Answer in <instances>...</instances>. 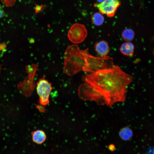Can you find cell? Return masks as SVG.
Here are the masks:
<instances>
[{"mask_svg":"<svg viewBox=\"0 0 154 154\" xmlns=\"http://www.w3.org/2000/svg\"><path fill=\"white\" fill-rule=\"evenodd\" d=\"M82 80L85 83L79 88L82 98L111 107L116 103L125 101L127 87L133 78L119 66L114 65L86 74Z\"/></svg>","mask_w":154,"mask_h":154,"instance_id":"obj_1","label":"cell"},{"mask_svg":"<svg viewBox=\"0 0 154 154\" xmlns=\"http://www.w3.org/2000/svg\"><path fill=\"white\" fill-rule=\"evenodd\" d=\"M88 53V48L80 50L78 45L74 44L68 46L64 56V72L71 76L80 71H86Z\"/></svg>","mask_w":154,"mask_h":154,"instance_id":"obj_2","label":"cell"},{"mask_svg":"<svg viewBox=\"0 0 154 154\" xmlns=\"http://www.w3.org/2000/svg\"><path fill=\"white\" fill-rule=\"evenodd\" d=\"M52 89L51 84L44 77L39 80L37 84L36 90L41 105L45 106L49 103V96Z\"/></svg>","mask_w":154,"mask_h":154,"instance_id":"obj_3","label":"cell"},{"mask_svg":"<svg viewBox=\"0 0 154 154\" xmlns=\"http://www.w3.org/2000/svg\"><path fill=\"white\" fill-rule=\"evenodd\" d=\"M87 31L84 26L80 23H75L71 26L68 33L70 40L75 44L83 41L87 36Z\"/></svg>","mask_w":154,"mask_h":154,"instance_id":"obj_4","label":"cell"},{"mask_svg":"<svg viewBox=\"0 0 154 154\" xmlns=\"http://www.w3.org/2000/svg\"><path fill=\"white\" fill-rule=\"evenodd\" d=\"M120 4L119 0H105L101 3H95L94 6L99 10L100 13L112 17L114 15Z\"/></svg>","mask_w":154,"mask_h":154,"instance_id":"obj_5","label":"cell"},{"mask_svg":"<svg viewBox=\"0 0 154 154\" xmlns=\"http://www.w3.org/2000/svg\"><path fill=\"white\" fill-rule=\"evenodd\" d=\"M95 49L96 51L101 56H107L110 50L108 43L105 40L97 42L95 44Z\"/></svg>","mask_w":154,"mask_h":154,"instance_id":"obj_6","label":"cell"},{"mask_svg":"<svg viewBox=\"0 0 154 154\" xmlns=\"http://www.w3.org/2000/svg\"><path fill=\"white\" fill-rule=\"evenodd\" d=\"M32 139L38 144H41L46 140V136L45 132L41 130H37L31 133Z\"/></svg>","mask_w":154,"mask_h":154,"instance_id":"obj_7","label":"cell"},{"mask_svg":"<svg viewBox=\"0 0 154 154\" xmlns=\"http://www.w3.org/2000/svg\"><path fill=\"white\" fill-rule=\"evenodd\" d=\"M134 49V45L132 43L126 42L122 44L120 50L125 55L131 56L133 54Z\"/></svg>","mask_w":154,"mask_h":154,"instance_id":"obj_8","label":"cell"},{"mask_svg":"<svg viewBox=\"0 0 154 154\" xmlns=\"http://www.w3.org/2000/svg\"><path fill=\"white\" fill-rule=\"evenodd\" d=\"M119 135L122 139L127 140L130 139L132 137L133 132L129 127H125L120 130Z\"/></svg>","mask_w":154,"mask_h":154,"instance_id":"obj_9","label":"cell"},{"mask_svg":"<svg viewBox=\"0 0 154 154\" xmlns=\"http://www.w3.org/2000/svg\"><path fill=\"white\" fill-rule=\"evenodd\" d=\"M91 18L92 23L96 26L102 25L104 21V18L100 13H94L91 16Z\"/></svg>","mask_w":154,"mask_h":154,"instance_id":"obj_10","label":"cell"},{"mask_svg":"<svg viewBox=\"0 0 154 154\" xmlns=\"http://www.w3.org/2000/svg\"><path fill=\"white\" fill-rule=\"evenodd\" d=\"M121 36L122 38L126 42H130L133 39L135 33L132 29H125L122 32Z\"/></svg>","mask_w":154,"mask_h":154,"instance_id":"obj_11","label":"cell"},{"mask_svg":"<svg viewBox=\"0 0 154 154\" xmlns=\"http://www.w3.org/2000/svg\"><path fill=\"white\" fill-rule=\"evenodd\" d=\"M45 6L43 5H37L36 7V11L37 13L42 11L44 8Z\"/></svg>","mask_w":154,"mask_h":154,"instance_id":"obj_12","label":"cell"},{"mask_svg":"<svg viewBox=\"0 0 154 154\" xmlns=\"http://www.w3.org/2000/svg\"><path fill=\"white\" fill-rule=\"evenodd\" d=\"M5 16V13L0 5V19Z\"/></svg>","mask_w":154,"mask_h":154,"instance_id":"obj_13","label":"cell"},{"mask_svg":"<svg viewBox=\"0 0 154 154\" xmlns=\"http://www.w3.org/2000/svg\"><path fill=\"white\" fill-rule=\"evenodd\" d=\"M104 0H97L99 2V3L102 2Z\"/></svg>","mask_w":154,"mask_h":154,"instance_id":"obj_14","label":"cell"}]
</instances>
